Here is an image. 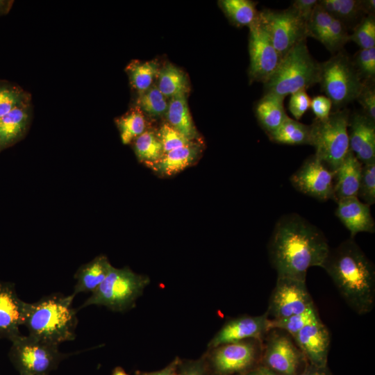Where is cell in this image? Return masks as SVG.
Instances as JSON below:
<instances>
[{"mask_svg":"<svg viewBox=\"0 0 375 375\" xmlns=\"http://www.w3.org/2000/svg\"><path fill=\"white\" fill-rule=\"evenodd\" d=\"M11 342L8 358L19 375L49 374L67 356L58 345L29 335H20Z\"/></svg>","mask_w":375,"mask_h":375,"instance_id":"ba28073f","label":"cell"},{"mask_svg":"<svg viewBox=\"0 0 375 375\" xmlns=\"http://www.w3.org/2000/svg\"><path fill=\"white\" fill-rule=\"evenodd\" d=\"M176 375H212L206 361L201 356L195 360H182L180 358Z\"/></svg>","mask_w":375,"mask_h":375,"instance_id":"7bdbcfd3","label":"cell"},{"mask_svg":"<svg viewBox=\"0 0 375 375\" xmlns=\"http://www.w3.org/2000/svg\"><path fill=\"white\" fill-rule=\"evenodd\" d=\"M249 28V74L251 81L264 84L274 74L282 57L274 48L258 19Z\"/></svg>","mask_w":375,"mask_h":375,"instance_id":"4fadbf2b","label":"cell"},{"mask_svg":"<svg viewBox=\"0 0 375 375\" xmlns=\"http://www.w3.org/2000/svg\"><path fill=\"white\" fill-rule=\"evenodd\" d=\"M74 299L72 294L54 293L26 303L24 326L28 335L57 345L74 340L78 324Z\"/></svg>","mask_w":375,"mask_h":375,"instance_id":"3957f363","label":"cell"},{"mask_svg":"<svg viewBox=\"0 0 375 375\" xmlns=\"http://www.w3.org/2000/svg\"><path fill=\"white\" fill-rule=\"evenodd\" d=\"M158 88L165 97L185 94L188 88L185 74L173 65L168 63L158 72Z\"/></svg>","mask_w":375,"mask_h":375,"instance_id":"f1b7e54d","label":"cell"},{"mask_svg":"<svg viewBox=\"0 0 375 375\" xmlns=\"http://www.w3.org/2000/svg\"><path fill=\"white\" fill-rule=\"evenodd\" d=\"M258 22L282 58L308 38L306 24L290 6L281 10L264 9L259 12Z\"/></svg>","mask_w":375,"mask_h":375,"instance_id":"30bf717a","label":"cell"},{"mask_svg":"<svg viewBox=\"0 0 375 375\" xmlns=\"http://www.w3.org/2000/svg\"><path fill=\"white\" fill-rule=\"evenodd\" d=\"M168 124L190 140L197 136L189 111L185 94L172 97L166 111Z\"/></svg>","mask_w":375,"mask_h":375,"instance_id":"484cf974","label":"cell"},{"mask_svg":"<svg viewBox=\"0 0 375 375\" xmlns=\"http://www.w3.org/2000/svg\"><path fill=\"white\" fill-rule=\"evenodd\" d=\"M134 150L138 159L149 165L159 160L163 154L158 134L145 131L135 139Z\"/></svg>","mask_w":375,"mask_h":375,"instance_id":"f546056e","label":"cell"},{"mask_svg":"<svg viewBox=\"0 0 375 375\" xmlns=\"http://www.w3.org/2000/svg\"><path fill=\"white\" fill-rule=\"evenodd\" d=\"M318 3L335 19L347 28L353 27L366 15H374V0H320Z\"/></svg>","mask_w":375,"mask_h":375,"instance_id":"ffe728a7","label":"cell"},{"mask_svg":"<svg viewBox=\"0 0 375 375\" xmlns=\"http://www.w3.org/2000/svg\"><path fill=\"white\" fill-rule=\"evenodd\" d=\"M297 375H333L328 366L317 367L307 363L303 369Z\"/></svg>","mask_w":375,"mask_h":375,"instance_id":"c3c4849f","label":"cell"},{"mask_svg":"<svg viewBox=\"0 0 375 375\" xmlns=\"http://www.w3.org/2000/svg\"><path fill=\"white\" fill-rule=\"evenodd\" d=\"M349 117L347 110L338 109L326 119H315L310 125V145L315 147V156L332 172H336L349 151Z\"/></svg>","mask_w":375,"mask_h":375,"instance_id":"8992f818","label":"cell"},{"mask_svg":"<svg viewBox=\"0 0 375 375\" xmlns=\"http://www.w3.org/2000/svg\"><path fill=\"white\" fill-rule=\"evenodd\" d=\"M349 41L348 28L342 22L333 17L330 26L321 43L331 52L335 53L340 51Z\"/></svg>","mask_w":375,"mask_h":375,"instance_id":"8d00e7d4","label":"cell"},{"mask_svg":"<svg viewBox=\"0 0 375 375\" xmlns=\"http://www.w3.org/2000/svg\"><path fill=\"white\" fill-rule=\"evenodd\" d=\"M265 337L260 365L281 375H297L303 369L308 361L290 335L272 329Z\"/></svg>","mask_w":375,"mask_h":375,"instance_id":"8fae6325","label":"cell"},{"mask_svg":"<svg viewBox=\"0 0 375 375\" xmlns=\"http://www.w3.org/2000/svg\"><path fill=\"white\" fill-rule=\"evenodd\" d=\"M315 306L306 281L277 277L266 314L269 319H281L301 313Z\"/></svg>","mask_w":375,"mask_h":375,"instance_id":"7c38bea8","label":"cell"},{"mask_svg":"<svg viewBox=\"0 0 375 375\" xmlns=\"http://www.w3.org/2000/svg\"><path fill=\"white\" fill-rule=\"evenodd\" d=\"M333 17L319 3L316 6L307 24V37L322 42Z\"/></svg>","mask_w":375,"mask_h":375,"instance_id":"74e56055","label":"cell"},{"mask_svg":"<svg viewBox=\"0 0 375 375\" xmlns=\"http://www.w3.org/2000/svg\"><path fill=\"white\" fill-rule=\"evenodd\" d=\"M317 3V0H294L290 7L307 25Z\"/></svg>","mask_w":375,"mask_h":375,"instance_id":"bcb514c9","label":"cell"},{"mask_svg":"<svg viewBox=\"0 0 375 375\" xmlns=\"http://www.w3.org/2000/svg\"><path fill=\"white\" fill-rule=\"evenodd\" d=\"M333 103L324 95H318L311 99L310 108L317 120L326 119L331 112Z\"/></svg>","mask_w":375,"mask_h":375,"instance_id":"f6af8a7d","label":"cell"},{"mask_svg":"<svg viewBox=\"0 0 375 375\" xmlns=\"http://www.w3.org/2000/svg\"><path fill=\"white\" fill-rule=\"evenodd\" d=\"M320 66L310 53L304 40L292 48L270 78L265 83L264 94L285 99L300 90H306L319 81Z\"/></svg>","mask_w":375,"mask_h":375,"instance_id":"277c9868","label":"cell"},{"mask_svg":"<svg viewBox=\"0 0 375 375\" xmlns=\"http://www.w3.org/2000/svg\"><path fill=\"white\" fill-rule=\"evenodd\" d=\"M221 8L226 16L239 26H250L258 19L256 3L249 0H221Z\"/></svg>","mask_w":375,"mask_h":375,"instance_id":"83f0119b","label":"cell"},{"mask_svg":"<svg viewBox=\"0 0 375 375\" xmlns=\"http://www.w3.org/2000/svg\"><path fill=\"white\" fill-rule=\"evenodd\" d=\"M292 339L308 363L327 366L331 336L320 318L304 326Z\"/></svg>","mask_w":375,"mask_h":375,"instance_id":"2e32d148","label":"cell"},{"mask_svg":"<svg viewBox=\"0 0 375 375\" xmlns=\"http://www.w3.org/2000/svg\"><path fill=\"white\" fill-rule=\"evenodd\" d=\"M149 283L146 275L136 274L127 267L119 269L112 266L105 280L80 308L96 305L114 312L131 310Z\"/></svg>","mask_w":375,"mask_h":375,"instance_id":"5b68a950","label":"cell"},{"mask_svg":"<svg viewBox=\"0 0 375 375\" xmlns=\"http://www.w3.org/2000/svg\"><path fill=\"white\" fill-rule=\"evenodd\" d=\"M348 127L349 150L362 164L375 161V122L354 112Z\"/></svg>","mask_w":375,"mask_h":375,"instance_id":"ac0fdd59","label":"cell"},{"mask_svg":"<svg viewBox=\"0 0 375 375\" xmlns=\"http://www.w3.org/2000/svg\"><path fill=\"white\" fill-rule=\"evenodd\" d=\"M331 171L315 155L308 158L290 177V182L299 192L321 201L334 199Z\"/></svg>","mask_w":375,"mask_h":375,"instance_id":"5bb4252c","label":"cell"},{"mask_svg":"<svg viewBox=\"0 0 375 375\" xmlns=\"http://www.w3.org/2000/svg\"><path fill=\"white\" fill-rule=\"evenodd\" d=\"M140 108L151 116H160L166 113L168 102L157 86H151L142 92L138 98Z\"/></svg>","mask_w":375,"mask_h":375,"instance_id":"e575fe53","label":"cell"},{"mask_svg":"<svg viewBox=\"0 0 375 375\" xmlns=\"http://www.w3.org/2000/svg\"><path fill=\"white\" fill-rule=\"evenodd\" d=\"M319 66V83L333 106L341 108L357 99L365 81L344 52H338Z\"/></svg>","mask_w":375,"mask_h":375,"instance_id":"52a82bcc","label":"cell"},{"mask_svg":"<svg viewBox=\"0 0 375 375\" xmlns=\"http://www.w3.org/2000/svg\"><path fill=\"white\" fill-rule=\"evenodd\" d=\"M262 342L255 339L220 344L203 355L212 375H242L260 364Z\"/></svg>","mask_w":375,"mask_h":375,"instance_id":"9c48e42d","label":"cell"},{"mask_svg":"<svg viewBox=\"0 0 375 375\" xmlns=\"http://www.w3.org/2000/svg\"><path fill=\"white\" fill-rule=\"evenodd\" d=\"M319 319L318 312L315 307L310 308L301 313L291 315L288 317L281 319H269V330H281L292 338L304 326L314 322Z\"/></svg>","mask_w":375,"mask_h":375,"instance_id":"4dcf8cb0","label":"cell"},{"mask_svg":"<svg viewBox=\"0 0 375 375\" xmlns=\"http://www.w3.org/2000/svg\"><path fill=\"white\" fill-rule=\"evenodd\" d=\"M128 70L133 86L142 93L151 86L158 67L154 62H136L131 64Z\"/></svg>","mask_w":375,"mask_h":375,"instance_id":"836d02e7","label":"cell"},{"mask_svg":"<svg viewBox=\"0 0 375 375\" xmlns=\"http://www.w3.org/2000/svg\"><path fill=\"white\" fill-rule=\"evenodd\" d=\"M269 317L266 312L261 315H242L227 321L208 344V349L220 344L255 339L262 342L268 332Z\"/></svg>","mask_w":375,"mask_h":375,"instance_id":"9a60e30c","label":"cell"},{"mask_svg":"<svg viewBox=\"0 0 375 375\" xmlns=\"http://www.w3.org/2000/svg\"><path fill=\"white\" fill-rule=\"evenodd\" d=\"M111 375H128L126 371L120 366H117L115 367L112 371Z\"/></svg>","mask_w":375,"mask_h":375,"instance_id":"816d5d0a","label":"cell"},{"mask_svg":"<svg viewBox=\"0 0 375 375\" xmlns=\"http://www.w3.org/2000/svg\"><path fill=\"white\" fill-rule=\"evenodd\" d=\"M347 305L357 314L370 312L375 304V269L353 238L329 253L322 265Z\"/></svg>","mask_w":375,"mask_h":375,"instance_id":"7a4b0ae2","label":"cell"},{"mask_svg":"<svg viewBox=\"0 0 375 375\" xmlns=\"http://www.w3.org/2000/svg\"><path fill=\"white\" fill-rule=\"evenodd\" d=\"M283 101V98L275 95L264 94L257 102L255 108L256 115L267 134L276 130L288 117Z\"/></svg>","mask_w":375,"mask_h":375,"instance_id":"d4e9b609","label":"cell"},{"mask_svg":"<svg viewBox=\"0 0 375 375\" xmlns=\"http://www.w3.org/2000/svg\"><path fill=\"white\" fill-rule=\"evenodd\" d=\"M199 153V146L192 142L163 153L159 160L149 164V166L159 174L172 176L192 165L198 158Z\"/></svg>","mask_w":375,"mask_h":375,"instance_id":"603a6c76","label":"cell"},{"mask_svg":"<svg viewBox=\"0 0 375 375\" xmlns=\"http://www.w3.org/2000/svg\"><path fill=\"white\" fill-rule=\"evenodd\" d=\"M12 3L13 1L0 0V15L8 13Z\"/></svg>","mask_w":375,"mask_h":375,"instance_id":"f907efd6","label":"cell"},{"mask_svg":"<svg viewBox=\"0 0 375 375\" xmlns=\"http://www.w3.org/2000/svg\"><path fill=\"white\" fill-rule=\"evenodd\" d=\"M336 216L349 230L351 238L358 233H374V220L370 206L360 201L358 197L343 198L337 201Z\"/></svg>","mask_w":375,"mask_h":375,"instance_id":"d6986e66","label":"cell"},{"mask_svg":"<svg viewBox=\"0 0 375 375\" xmlns=\"http://www.w3.org/2000/svg\"><path fill=\"white\" fill-rule=\"evenodd\" d=\"M123 144H129L145 131V119L138 110L132 111L116 121Z\"/></svg>","mask_w":375,"mask_h":375,"instance_id":"1f68e13d","label":"cell"},{"mask_svg":"<svg viewBox=\"0 0 375 375\" xmlns=\"http://www.w3.org/2000/svg\"><path fill=\"white\" fill-rule=\"evenodd\" d=\"M43 375H49V374H43Z\"/></svg>","mask_w":375,"mask_h":375,"instance_id":"f5cc1de1","label":"cell"},{"mask_svg":"<svg viewBox=\"0 0 375 375\" xmlns=\"http://www.w3.org/2000/svg\"><path fill=\"white\" fill-rule=\"evenodd\" d=\"M180 358L176 356L164 368L155 372H142L137 370L135 375H176Z\"/></svg>","mask_w":375,"mask_h":375,"instance_id":"7dc6e473","label":"cell"},{"mask_svg":"<svg viewBox=\"0 0 375 375\" xmlns=\"http://www.w3.org/2000/svg\"><path fill=\"white\" fill-rule=\"evenodd\" d=\"M112 265L108 258L100 255L79 267L74 274L76 283L72 294L80 292H93L108 276Z\"/></svg>","mask_w":375,"mask_h":375,"instance_id":"7402d4cb","label":"cell"},{"mask_svg":"<svg viewBox=\"0 0 375 375\" xmlns=\"http://www.w3.org/2000/svg\"><path fill=\"white\" fill-rule=\"evenodd\" d=\"M353 64L363 81L374 82L375 47L360 49L352 60Z\"/></svg>","mask_w":375,"mask_h":375,"instance_id":"f35d334b","label":"cell"},{"mask_svg":"<svg viewBox=\"0 0 375 375\" xmlns=\"http://www.w3.org/2000/svg\"><path fill=\"white\" fill-rule=\"evenodd\" d=\"M358 197L369 206L375 203V161L362 164Z\"/></svg>","mask_w":375,"mask_h":375,"instance_id":"ab89813d","label":"cell"},{"mask_svg":"<svg viewBox=\"0 0 375 375\" xmlns=\"http://www.w3.org/2000/svg\"><path fill=\"white\" fill-rule=\"evenodd\" d=\"M30 94L17 86L0 83V117L15 108L29 104Z\"/></svg>","mask_w":375,"mask_h":375,"instance_id":"d6a6232c","label":"cell"},{"mask_svg":"<svg viewBox=\"0 0 375 375\" xmlns=\"http://www.w3.org/2000/svg\"><path fill=\"white\" fill-rule=\"evenodd\" d=\"M356 100L362 108V112L369 119L375 122V90L374 82L365 81Z\"/></svg>","mask_w":375,"mask_h":375,"instance_id":"b9f144b4","label":"cell"},{"mask_svg":"<svg viewBox=\"0 0 375 375\" xmlns=\"http://www.w3.org/2000/svg\"><path fill=\"white\" fill-rule=\"evenodd\" d=\"M362 164L349 150L335 172L336 183L333 186L334 199L358 197Z\"/></svg>","mask_w":375,"mask_h":375,"instance_id":"44dd1931","label":"cell"},{"mask_svg":"<svg viewBox=\"0 0 375 375\" xmlns=\"http://www.w3.org/2000/svg\"><path fill=\"white\" fill-rule=\"evenodd\" d=\"M267 135L272 142L278 144L310 145V125L288 117L276 130Z\"/></svg>","mask_w":375,"mask_h":375,"instance_id":"4316f807","label":"cell"},{"mask_svg":"<svg viewBox=\"0 0 375 375\" xmlns=\"http://www.w3.org/2000/svg\"><path fill=\"white\" fill-rule=\"evenodd\" d=\"M26 302L21 300L15 285L0 282V339L12 341L22 335L19 328L24 326Z\"/></svg>","mask_w":375,"mask_h":375,"instance_id":"e0dca14e","label":"cell"},{"mask_svg":"<svg viewBox=\"0 0 375 375\" xmlns=\"http://www.w3.org/2000/svg\"><path fill=\"white\" fill-rule=\"evenodd\" d=\"M157 134L162 146L163 153L192 142L168 123L162 124Z\"/></svg>","mask_w":375,"mask_h":375,"instance_id":"60d3db41","label":"cell"},{"mask_svg":"<svg viewBox=\"0 0 375 375\" xmlns=\"http://www.w3.org/2000/svg\"><path fill=\"white\" fill-rule=\"evenodd\" d=\"M311 99L306 90H300L290 94L288 108L295 120H299L310 108Z\"/></svg>","mask_w":375,"mask_h":375,"instance_id":"ee69618b","label":"cell"},{"mask_svg":"<svg viewBox=\"0 0 375 375\" xmlns=\"http://www.w3.org/2000/svg\"><path fill=\"white\" fill-rule=\"evenodd\" d=\"M30 105L15 108L0 117V151L21 140L30 123Z\"/></svg>","mask_w":375,"mask_h":375,"instance_id":"cb8c5ba5","label":"cell"},{"mask_svg":"<svg viewBox=\"0 0 375 375\" xmlns=\"http://www.w3.org/2000/svg\"><path fill=\"white\" fill-rule=\"evenodd\" d=\"M242 375H281L259 364L250 371Z\"/></svg>","mask_w":375,"mask_h":375,"instance_id":"681fc988","label":"cell"},{"mask_svg":"<svg viewBox=\"0 0 375 375\" xmlns=\"http://www.w3.org/2000/svg\"><path fill=\"white\" fill-rule=\"evenodd\" d=\"M330 247L323 232L301 215H283L276 222L268 252L277 277L306 281L308 269L322 265Z\"/></svg>","mask_w":375,"mask_h":375,"instance_id":"6da1fadb","label":"cell"},{"mask_svg":"<svg viewBox=\"0 0 375 375\" xmlns=\"http://www.w3.org/2000/svg\"><path fill=\"white\" fill-rule=\"evenodd\" d=\"M349 41L358 44L362 49L375 47V17L374 15L365 16L349 34Z\"/></svg>","mask_w":375,"mask_h":375,"instance_id":"d590c367","label":"cell"}]
</instances>
